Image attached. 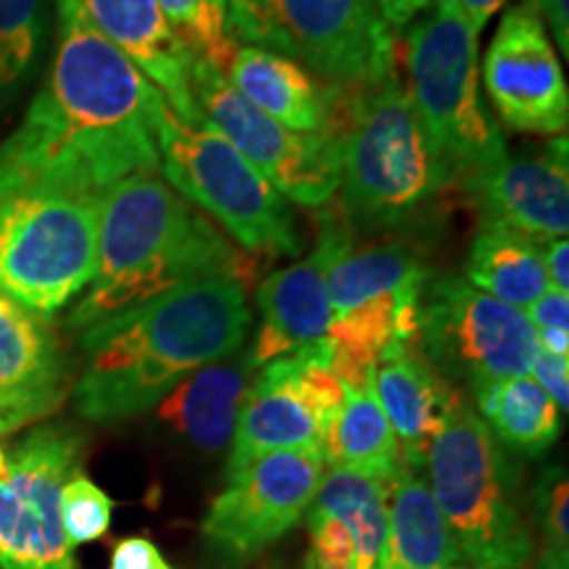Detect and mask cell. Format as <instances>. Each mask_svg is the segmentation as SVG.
<instances>
[{
	"label": "cell",
	"instance_id": "6da1fadb",
	"mask_svg": "<svg viewBox=\"0 0 569 569\" xmlns=\"http://www.w3.org/2000/svg\"><path fill=\"white\" fill-rule=\"evenodd\" d=\"M53 19L51 69L0 142V182L101 198L117 182L159 172L161 92L80 0H53Z\"/></svg>",
	"mask_w": 569,
	"mask_h": 569
},
{
	"label": "cell",
	"instance_id": "7a4b0ae2",
	"mask_svg": "<svg viewBox=\"0 0 569 569\" xmlns=\"http://www.w3.org/2000/svg\"><path fill=\"white\" fill-rule=\"evenodd\" d=\"M251 325L248 284L217 277L88 327L71 386L77 415L101 425L146 415L198 369L238 353Z\"/></svg>",
	"mask_w": 569,
	"mask_h": 569
},
{
	"label": "cell",
	"instance_id": "3957f363",
	"mask_svg": "<svg viewBox=\"0 0 569 569\" xmlns=\"http://www.w3.org/2000/svg\"><path fill=\"white\" fill-rule=\"evenodd\" d=\"M256 261L156 174L98 198L96 272L69 311L71 332L106 322L184 284L230 277L248 284Z\"/></svg>",
	"mask_w": 569,
	"mask_h": 569
},
{
	"label": "cell",
	"instance_id": "277c9868",
	"mask_svg": "<svg viewBox=\"0 0 569 569\" xmlns=\"http://www.w3.org/2000/svg\"><path fill=\"white\" fill-rule=\"evenodd\" d=\"M336 132L340 211L356 230L377 234L409 227L457 182L396 71L380 82L343 88Z\"/></svg>",
	"mask_w": 569,
	"mask_h": 569
},
{
	"label": "cell",
	"instance_id": "5b68a950",
	"mask_svg": "<svg viewBox=\"0 0 569 569\" xmlns=\"http://www.w3.org/2000/svg\"><path fill=\"white\" fill-rule=\"evenodd\" d=\"M427 475L461 561L475 569H522L532 536L517 503L519 472L467 403L427 451Z\"/></svg>",
	"mask_w": 569,
	"mask_h": 569
},
{
	"label": "cell",
	"instance_id": "8992f818",
	"mask_svg": "<svg viewBox=\"0 0 569 569\" xmlns=\"http://www.w3.org/2000/svg\"><path fill=\"white\" fill-rule=\"evenodd\" d=\"M98 198L0 182V293L53 317L96 272Z\"/></svg>",
	"mask_w": 569,
	"mask_h": 569
},
{
	"label": "cell",
	"instance_id": "52a82bcc",
	"mask_svg": "<svg viewBox=\"0 0 569 569\" xmlns=\"http://www.w3.org/2000/svg\"><path fill=\"white\" fill-rule=\"evenodd\" d=\"M159 148L169 188L217 219L246 253L303 251V238L284 198L206 119L188 124L163 106Z\"/></svg>",
	"mask_w": 569,
	"mask_h": 569
},
{
	"label": "cell",
	"instance_id": "ba28073f",
	"mask_svg": "<svg viewBox=\"0 0 569 569\" xmlns=\"http://www.w3.org/2000/svg\"><path fill=\"white\" fill-rule=\"evenodd\" d=\"M478 38L461 11H425L407 27L409 98L457 184L509 151L480 98Z\"/></svg>",
	"mask_w": 569,
	"mask_h": 569
},
{
	"label": "cell",
	"instance_id": "9c48e42d",
	"mask_svg": "<svg viewBox=\"0 0 569 569\" xmlns=\"http://www.w3.org/2000/svg\"><path fill=\"white\" fill-rule=\"evenodd\" d=\"M417 348L448 382L469 390L530 375L536 332L528 315L469 284L440 277L425 284L417 315Z\"/></svg>",
	"mask_w": 569,
	"mask_h": 569
},
{
	"label": "cell",
	"instance_id": "30bf717a",
	"mask_svg": "<svg viewBox=\"0 0 569 569\" xmlns=\"http://www.w3.org/2000/svg\"><path fill=\"white\" fill-rule=\"evenodd\" d=\"M190 96L213 130L246 156L282 198L325 209L340 188L338 132H296L274 122L232 88L222 71L196 59Z\"/></svg>",
	"mask_w": 569,
	"mask_h": 569
},
{
	"label": "cell",
	"instance_id": "8fae6325",
	"mask_svg": "<svg viewBox=\"0 0 569 569\" xmlns=\"http://www.w3.org/2000/svg\"><path fill=\"white\" fill-rule=\"evenodd\" d=\"M80 469L82 438L63 425L0 443V569H77L59 503Z\"/></svg>",
	"mask_w": 569,
	"mask_h": 569
},
{
	"label": "cell",
	"instance_id": "7c38bea8",
	"mask_svg": "<svg viewBox=\"0 0 569 569\" xmlns=\"http://www.w3.org/2000/svg\"><path fill=\"white\" fill-rule=\"evenodd\" d=\"M346 390L330 369L325 338L256 372L234 425L227 475L274 451L322 446Z\"/></svg>",
	"mask_w": 569,
	"mask_h": 569
},
{
	"label": "cell",
	"instance_id": "4fadbf2b",
	"mask_svg": "<svg viewBox=\"0 0 569 569\" xmlns=\"http://www.w3.org/2000/svg\"><path fill=\"white\" fill-rule=\"evenodd\" d=\"M319 448L274 451L227 475L230 482L211 501L201 532L219 557L234 565L259 557L309 511L325 478Z\"/></svg>",
	"mask_w": 569,
	"mask_h": 569
},
{
	"label": "cell",
	"instance_id": "5bb4252c",
	"mask_svg": "<svg viewBox=\"0 0 569 569\" xmlns=\"http://www.w3.org/2000/svg\"><path fill=\"white\" fill-rule=\"evenodd\" d=\"M272 51L306 63L319 80L361 88L396 71L393 30L377 0H264Z\"/></svg>",
	"mask_w": 569,
	"mask_h": 569
},
{
	"label": "cell",
	"instance_id": "9a60e30c",
	"mask_svg": "<svg viewBox=\"0 0 569 569\" xmlns=\"http://www.w3.org/2000/svg\"><path fill=\"white\" fill-rule=\"evenodd\" d=\"M490 106L515 132L559 134L569 124V90L543 21L519 3L498 21L482 61Z\"/></svg>",
	"mask_w": 569,
	"mask_h": 569
},
{
	"label": "cell",
	"instance_id": "2e32d148",
	"mask_svg": "<svg viewBox=\"0 0 569 569\" xmlns=\"http://www.w3.org/2000/svg\"><path fill=\"white\" fill-rule=\"evenodd\" d=\"M317 248L293 267L269 274L259 284L261 327L251 353L246 356L253 372L269 361L301 351L327 336L332 325V303L327 277L330 269L353 248L351 224L340 209L317 217Z\"/></svg>",
	"mask_w": 569,
	"mask_h": 569
},
{
	"label": "cell",
	"instance_id": "e0dca14e",
	"mask_svg": "<svg viewBox=\"0 0 569 569\" xmlns=\"http://www.w3.org/2000/svg\"><path fill=\"white\" fill-rule=\"evenodd\" d=\"M482 227H501L532 240L569 232V142L565 134L540 151H509L459 182Z\"/></svg>",
	"mask_w": 569,
	"mask_h": 569
},
{
	"label": "cell",
	"instance_id": "ac0fdd59",
	"mask_svg": "<svg viewBox=\"0 0 569 569\" xmlns=\"http://www.w3.org/2000/svg\"><path fill=\"white\" fill-rule=\"evenodd\" d=\"M69 390L67 356L48 317L0 293V436L51 417Z\"/></svg>",
	"mask_w": 569,
	"mask_h": 569
},
{
	"label": "cell",
	"instance_id": "d6986e66",
	"mask_svg": "<svg viewBox=\"0 0 569 569\" xmlns=\"http://www.w3.org/2000/svg\"><path fill=\"white\" fill-rule=\"evenodd\" d=\"M92 24L151 80L177 119L196 124L201 111L190 96L193 56L163 17L159 0H80Z\"/></svg>",
	"mask_w": 569,
	"mask_h": 569
},
{
	"label": "cell",
	"instance_id": "ffe728a7",
	"mask_svg": "<svg viewBox=\"0 0 569 569\" xmlns=\"http://www.w3.org/2000/svg\"><path fill=\"white\" fill-rule=\"evenodd\" d=\"M372 390L396 432L401 465L415 472L425 467L448 419L465 407L453 382L436 372L417 346H390L377 361Z\"/></svg>",
	"mask_w": 569,
	"mask_h": 569
},
{
	"label": "cell",
	"instance_id": "44dd1931",
	"mask_svg": "<svg viewBox=\"0 0 569 569\" xmlns=\"http://www.w3.org/2000/svg\"><path fill=\"white\" fill-rule=\"evenodd\" d=\"M224 77L248 103L288 130L336 132L343 88L319 80L290 56L240 46Z\"/></svg>",
	"mask_w": 569,
	"mask_h": 569
},
{
	"label": "cell",
	"instance_id": "7402d4cb",
	"mask_svg": "<svg viewBox=\"0 0 569 569\" xmlns=\"http://www.w3.org/2000/svg\"><path fill=\"white\" fill-rule=\"evenodd\" d=\"M251 380L253 369L248 359L232 353L198 369L174 390H169L156 403V415L188 443L206 453H219L232 443L234 425Z\"/></svg>",
	"mask_w": 569,
	"mask_h": 569
},
{
	"label": "cell",
	"instance_id": "603a6c76",
	"mask_svg": "<svg viewBox=\"0 0 569 569\" xmlns=\"http://www.w3.org/2000/svg\"><path fill=\"white\" fill-rule=\"evenodd\" d=\"M382 569H461V553L432 490L415 469L401 467L388 496Z\"/></svg>",
	"mask_w": 569,
	"mask_h": 569
},
{
	"label": "cell",
	"instance_id": "cb8c5ba5",
	"mask_svg": "<svg viewBox=\"0 0 569 569\" xmlns=\"http://www.w3.org/2000/svg\"><path fill=\"white\" fill-rule=\"evenodd\" d=\"M343 390V403L327 422L319 446L325 465L330 469H356L393 482L403 467L401 451L375 390Z\"/></svg>",
	"mask_w": 569,
	"mask_h": 569
},
{
	"label": "cell",
	"instance_id": "d4e9b609",
	"mask_svg": "<svg viewBox=\"0 0 569 569\" xmlns=\"http://www.w3.org/2000/svg\"><path fill=\"white\" fill-rule=\"evenodd\" d=\"M465 274L482 293L522 311L549 290L540 240L501 227H482L469 248Z\"/></svg>",
	"mask_w": 569,
	"mask_h": 569
},
{
	"label": "cell",
	"instance_id": "484cf974",
	"mask_svg": "<svg viewBox=\"0 0 569 569\" xmlns=\"http://www.w3.org/2000/svg\"><path fill=\"white\" fill-rule=\"evenodd\" d=\"M480 419L501 446L517 453L549 451L561 432V411L530 375L472 388Z\"/></svg>",
	"mask_w": 569,
	"mask_h": 569
},
{
	"label": "cell",
	"instance_id": "4316f807",
	"mask_svg": "<svg viewBox=\"0 0 569 569\" xmlns=\"http://www.w3.org/2000/svg\"><path fill=\"white\" fill-rule=\"evenodd\" d=\"M393 482L356 469H330L309 511L336 517L353 536L359 569H382L388 538V496Z\"/></svg>",
	"mask_w": 569,
	"mask_h": 569
},
{
	"label": "cell",
	"instance_id": "83f0119b",
	"mask_svg": "<svg viewBox=\"0 0 569 569\" xmlns=\"http://www.w3.org/2000/svg\"><path fill=\"white\" fill-rule=\"evenodd\" d=\"M427 282H430V269L425 267L422 256L407 243L388 240V243L367 246L359 251L351 248L327 277L332 317L343 315L369 298L422 290Z\"/></svg>",
	"mask_w": 569,
	"mask_h": 569
},
{
	"label": "cell",
	"instance_id": "f1b7e54d",
	"mask_svg": "<svg viewBox=\"0 0 569 569\" xmlns=\"http://www.w3.org/2000/svg\"><path fill=\"white\" fill-rule=\"evenodd\" d=\"M51 30L53 0H0V124L38 74Z\"/></svg>",
	"mask_w": 569,
	"mask_h": 569
},
{
	"label": "cell",
	"instance_id": "f546056e",
	"mask_svg": "<svg viewBox=\"0 0 569 569\" xmlns=\"http://www.w3.org/2000/svg\"><path fill=\"white\" fill-rule=\"evenodd\" d=\"M163 17L193 59L227 74L238 51L227 0H159Z\"/></svg>",
	"mask_w": 569,
	"mask_h": 569
},
{
	"label": "cell",
	"instance_id": "4dcf8cb0",
	"mask_svg": "<svg viewBox=\"0 0 569 569\" xmlns=\"http://www.w3.org/2000/svg\"><path fill=\"white\" fill-rule=\"evenodd\" d=\"M61 528L69 546H84L101 540L111 528L113 501L103 488H98L88 475L74 472L61 488Z\"/></svg>",
	"mask_w": 569,
	"mask_h": 569
},
{
	"label": "cell",
	"instance_id": "1f68e13d",
	"mask_svg": "<svg viewBox=\"0 0 569 569\" xmlns=\"http://www.w3.org/2000/svg\"><path fill=\"white\" fill-rule=\"evenodd\" d=\"M311 553L309 569H359L356 561V543L336 517L309 511Z\"/></svg>",
	"mask_w": 569,
	"mask_h": 569
},
{
	"label": "cell",
	"instance_id": "d6a6232c",
	"mask_svg": "<svg viewBox=\"0 0 569 569\" xmlns=\"http://www.w3.org/2000/svg\"><path fill=\"white\" fill-rule=\"evenodd\" d=\"M538 498V522L543 528V536L549 538L551 549L567 551L569 543V482L565 467H549L536 490Z\"/></svg>",
	"mask_w": 569,
	"mask_h": 569
},
{
	"label": "cell",
	"instance_id": "836d02e7",
	"mask_svg": "<svg viewBox=\"0 0 569 569\" xmlns=\"http://www.w3.org/2000/svg\"><path fill=\"white\" fill-rule=\"evenodd\" d=\"M536 332V343L553 356H569V293L551 288L525 311Z\"/></svg>",
	"mask_w": 569,
	"mask_h": 569
},
{
	"label": "cell",
	"instance_id": "e575fe53",
	"mask_svg": "<svg viewBox=\"0 0 569 569\" xmlns=\"http://www.w3.org/2000/svg\"><path fill=\"white\" fill-rule=\"evenodd\" d=\"M530 377L549 393L557 409L565 415L569 407V356H553L543 348H536Z\"/></svg>",
	"mask_w": 569,
	"mask_h": 569
},
{
	"label": "cell",
	"instance_id": "d590c367",
	"mask_svg": "<svg viewBox=\"0 0 569 569\" xmlns=\"http://www.w3.org/2000/svg\"><path fill=\"white\" fill-rule=\"evenodd\" d=\"M227 9H230L234 38H243L248 46H261L272 51V32H269L264 0H227Z\"/></svg>",
	"mask_w": 569,
	"mask_h": 569
},
{
	"label": "cell",
	"instance_id": "8d00e7d4",
	"mask_svg": "<svg viewBox=\"0 0 569 569\" xmlns=\"http://www.w3.org/2000/svg\"><path fill=\"white\" fill-rule=\"evenodd\" d=\"M109 569H174L163 559L159 546L146 536H130L117 543L111 553Z\"/></svg>",
	"mask_w": 569,
	"mask_h": 569
},
{
	"label": "cell",
	"instance_id": "74e56055",
	"mask_svg": "<svg viewBox=\"0 0 569 569\" xmlns=\"http://www.w3.org/2000/svg\"><path fill=\"white\" fill-rule=\"evenodd\" d=\"M525 6L549 24V30L557 40L561 56H569V6L567 0H525Z\"/></svg>",
	"mask_w": 569,
	"mask_h": 569
},
{
	"label": "cell",
	"instance_id": "f35d334b",
	"mask_svg": "<svg viewBox=\"0 0 569 569\" xmlns=\"http://www.w3.org/2000/svg\"><path fill=\"white\" fill-rule=\"evenodd\" d=\"M540 253H543L546 277L551 288L567 290L569 293V243L567 238L540 240Z\"/></svg>",
	"mask_w": 569,
	"mask_h": 569
},
{
	"label": "cell",
	"instance_id": "ab89813d",
	"mask_svg": "<svg viewBox=\"0 0 569 569\" xmlns=\"http://www.w3.org/2000/svg\"><path fill=\"white\" fill-rule=\"evenodd\" d=\"M377 6H380L382 19L388 21L390 30H393V27L403 30V27H409L417 17H422L425 11H430V3H427V0H377Z\"/></svg>",
	"mask_w": 569,
	"mask_h": 569
},
{
	"label": "cell",
	"instance_id": "60d3db41",
	"mask_svg": "<svg viewBox=\"0 0 569 569\" xmlns=\"http://www.w3.org/2000/svg\"><path fill=\"white\" fill-rule=\"evenodd\" d=\"M503 3L507 0H459V11L467 19V24L472 27V32L480 34L488 21L503 9Z\"/></svg>",
	"mask_w": 569,
	"mask_h": 569
},
{
	"label": "cell",
	"instance_id": "b9f144b4",
	"mask_svg": "<svg viewBox=\"0 0 569 569\" xmlns=\"http://www.w3.org/2000/svg\"><path fill=\"white\" fill-rule=\"evenodd\" d=\"M538 569H569L567 551L549 549V551L543 553V559H540V567Z\"/></svg>",
	"mask_w": 569,
	"mask_h": 569
},
{
	"label": "cell",
	"instance_id": "7bdbcfd3",
	"mask_svg": "<svg viewBox=\"0 0 569 569\" xmlns=\"http://www.w3.org/2000/svg\"><path fill=\"white\" fill-rule=\"evenodd\" d=\"M430 11H459V0H427Z\"/></svg>",
	"mask_w": 569,
	"mask_h": 569
}]
</instances>
